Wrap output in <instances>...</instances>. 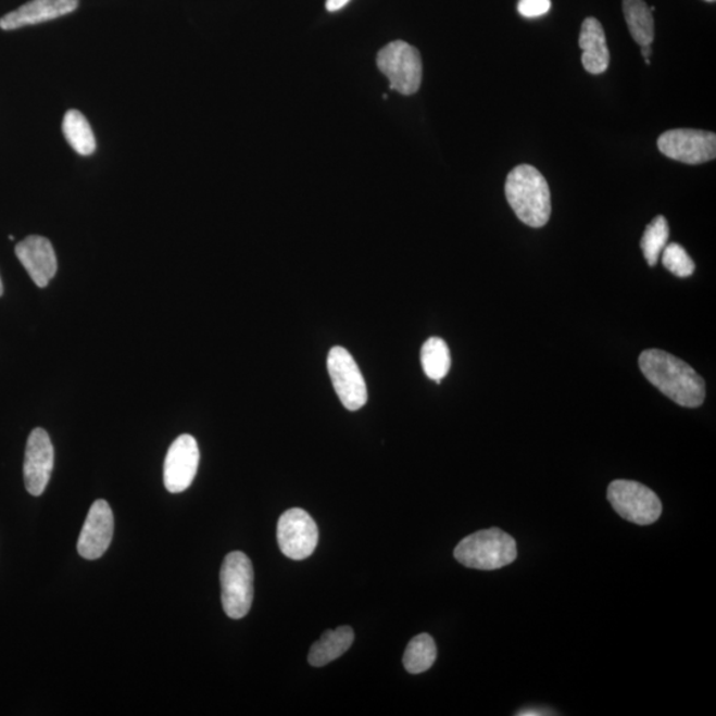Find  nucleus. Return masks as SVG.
Instances as JSON below:
<instances>
[{"label":"nucleus","instance_id":"nucleus-1","mask_svg":"<svg viewBox=\"0 0 716 716\" xmlns=\"http://www.w3.org/2000/svg\"><path fill=\"white\" fill-rule=\"evenodd\" d=\"M638 363L648 381L678 405L698 407L705 401V380L681 359L649 349L641 353Z\"/></svg>","mask_w":716,"mask_h":716},{"label":"nucleus","instance_id":"nucleus-2","mask_svg":"<svg viewBox=\"0 0 716 716\" xmlns=\"http://www.w3.org/2000/svg\"><path fill=\"white\" fill-rule=\"evenodd\" d=\"M505 198L523 224L538 228L550 221V186L537 167L516 166L505 183Z\"/></svg>","mask_w":716,"mask_h":716},{"label":"nucleus","instance_id":"nucleus-3","mask_svg":"<svg viewBox=\"0 0 716 716\" xmlns=\"http://www.w3.org/2000/svg\"><path fill=\"white\" fill-rule=\"evenodd\" d=\"M454 556L467 568L495 570L515 562L517 547L515 539L502 529H481L463 539Z\"/></svg>","mask_w":716,"mask_h":716},{"label":"nucleus","instance_id":"nucleus-4","mask_svg":"<svg viewBox=\"0 0 716 716\" xmlns=\"http://www.w3.org/2000/svg\"><path fill=\"white\" fill-rule=\"evenodd\" d=\"M222 604L233 619L247 616L254 600V568L243 552L228 553L221 569Z\"/></svg>","mask_w":716,"mask_h":716},{"label":"nucleus","instance_id":"nucleus-5","mask_svg":"<svg viewBox=\"0 0 716 716\" xmlns=\"http://www.w3.org/2000/svg\"><path fill=\"white\" fill-rule=\"evenodd\" d=\"M377 65L388 77L390 89L405 96L418 92L424 71L417 48L395 40L378 52Z\"/></svg>","mask_w":716,"mask_h":716},{"label":"nucleus","instance_id":"nucleus-6","mask_svg":"<svg viewBox=\"0 0 716 716\" xmlns=\"http://www.w3.org/2000/svg\"><path fill=\"white\" fill-rule=\"evenodd\" d=\"M607 501L623 519L638 526L653 525L662 514L657 493L635 480L612 481Z\"/></svg>","mask_w":716,"mask_h":716},{"label":"nucleus","instance_id":"nucleus-7","mask_svg":"<svg viewBox=\"0 0 716 716\" xmlns=\"http://www.w3.org/2000/svg\"><path fill=\"white\" fill-rule=\"evenodd\" d=\"M328 372L335 392L348 411H360L368 401V389L356 361L342 347H334L328 354Z\"/></svg>","mask_w":716,"mask_h":716},{"label":"nucleus","instance_id":"nucleus-8","mask_svg":"<svg viewBox=\"0 0 716 716\" xmlns=\"http://www.w3.org/2000/svg\"><path fill=\"white\" fill-rule=\"evenodd\" d=\"M658 149L666 158L688 165H700L716 158V136L713 131L673 129L662 134Z\"/></svg>","mask_w":716,"mask_h":716},{"label":"nucleus","instance_id":"nucleus-9","mask_svg":"<svg viewBox=\"0 0 716 716\" xmlns=\"http://www.w3.org/2000/svg\"><path fill=\"white\" fill-rule=\"evenodd\" d=\"M278 543L287 557L304 560L315 552L318 529L314 519L302 508H291L280 516Z\"/></svg>","mask_w":716,"mask_h":716},{"label":"nucleus","instance_id":"nucleus-10","mask_svg":"<svg viewBox=\"0 0 716 716\" xmlns=\"http://www.w3.org/2000/svg\"><path fill=\"white\" fill-rule=\"evenodd\" d=\"M200 465V448L190 435L179 436L167 451L164 465V483L172 493L184 492L194 480Z\"/></svg>","mask_w":716,"mask_h":716},{"label":"nucleus","instance_id":"nucleus-11","mask_svg":"<svg viewBox=\"0 0 716 716\" xmlns=\"http://www.w3.org/2000/svg\"><path fill=\"white\" fill-rule=\"evenodd\" d=\"M55 461L50 436L45 429L33 430L28 437L26 459H24V485L33 497H40L51 479Z\"/></svg>","mask_w":716,"mask_h":716},{"label":"nucleus","instance_id":"nucleus-12","mask_svg":"<svg viewBox=\"0 0 716 716\" xmlns=\"http://www.w3.org/2000/svg\"><path fill=\"white\" fill-rule=\"evenodd\" d=\"M114 520L111 505L102 499L89 508L84 523L77 552L83 558L98 560L110 549L113 538Z\"/></svg>","mask_w":716,"mask_h":716},{"label":"nucleus","instance_id":"nucleus-13","mask_svg":"<svg viewBox=\"0 0 716 716\" xmlns=\"http://www.w3.org/2000/svg\"><path fill=\"white\" fill-rule=\"evenodd\" d=\"M15 254L35 285L45 288L58 271L55 250L50 240L33 236L17 243Z\"/></svg>","mask_w":716,"mask_h":716},{"label":"nucleus","instance_id":"nucleus-14","mask_svg":"<svg viewBox=\"0 0 716 716\" xmlns=\"http://www.w3.org/2000/svg\"><path fill=\"white\" fill-rule=\"evenodd\" d=\"M79 8V0H32L0 20L5 32L58 20Z\"/></svg>","mask_w":716,"mask_h":716},{"label":"nucleus","instance_id":"nucleus-15","mask_svg":"<svg viewBox=\"0 0 716 716\" xmlns=\"http://www.w3.org/2000/svg\"><path fill=\"white\" fill-rule=\"evenodd\" d=\"M579 45L582 50L581 63L589 74L600 75L610 67V50L603 26L594 17H587L581 26Z\"/></svg>","mask_w":716,"mask_h":716},{"label":"nucleus","instance_id":"nucleus-16","mask_svg":"<svg viewBox=\"0 0 716 716\" xmlns=\"http://www.w3.org/2000/svg\"><path fill=\"white\" fill-rule=\"evenodd\" d=\"M354 631L351 627H341L327 630L321 640L314 643L310 650L309 661L314 667H322L341 657L352 646Z\"/></svg>","mask_w":716,"mask_h":716},{"label":"nucleus","instance_id":"nucleus-17","mask_svg":"<svg viewBox=\"0 0 716 716\" xmlns=\"http://www.w3.org/2000/svg\"><path fill=\"white\" fill-rule=\"evenodd\" d=\"M623 10L631 38L637 45L650 46L654 40L653 11L643 0H624Z\"/></svg>","mask_w":716,"mask_h":716},{"label":"nucleus","instance_id":"nucleus-18","mask_svg":"<svg viewBox=\"0 0 716 716\" xmlns=\"http://www.w3.org/2000/svg\"><path fill=\"white\" fill-rule=\"evenodd\" d=\"M63 134L72 149L80 155H90L96 150V138L88 120L79 111H68L63 120Z\"/></svg>","mask_w":716,"mask_h":716},{"label":"nucleus","instance_id":"nucleus-19","mask_svg":"<svg viewBox=\"0 0 716 716\" xmlns=\"http://www.w3.org/2000/svg\"><path fill=\"white\" fill-rule=\"evenodd\" d=\"M420 363L425 375L430 380L441 382L448 376L451 366V356L447 341L439 337L427 340L420 351Z\"/></svg>","mask_w":716,"mask_h":716},{"label":"nucleus","instance_id":"nucleus-20","mask_svg":"<svg viewBox=\"0 0 716 716\" xmlns=\"http://www.w3.org/2000/svg\"><path fill=\"white\" fill-rule=\"evenodd\" d=\"M437 660L436 641L429 635L414 637L403 654V666L411 674H420L430 669Z\"/></svg>","mask_w":716,"mask_h":716},{"label":"nucleus","instance_id":"nucleus-21","mask_svg":"<svg viewBox=\"0 0 716 716\" xmlns=\"http://www.w3.org/2000/svg\"><path fill=\"white\" fill-rule=\"evenodd\" d=\"M669 237V225H667L665 216L658 215L646 227L641 239V249L649 266L654 267L658 263L661 252L664 251Z\"/></svg>","mask_w":716,"mask_h":716},{"label":"nucleus","instance_id":"nucleus-22","mask_svg":"<svg viewBox=\"0 0 716 716\" xmlns=\"http://www.w3.org/2000/svg\"><path fill=\"white\" fill-rule=\"evenodd\" d=\"M662 252H664L662 263L673 275L678 276V278H689L693 275L695 264L681 244L671 243L666 246Z\"/></svg>","mask_w":716,"mask_h":716},{"label":"nucleus","instance_id":"nucleus-23","mask_svg":"<svg viewBox=\"0 0 716 716\" xmlns=\"http://www.w3.org/2000/svg\"><path fill=\"white\" fill-rule=\"evenodd\" d=\"M551 8V0H519V4H517L519 14L528 20L549 14Z\"/></svg>","mask_w":716,"mask_h":716},{"label":"nucleus","instance_id":"nucleus-24","mask_svg":"<svg viewBox=\"0 0 716 716\" xmlns=\"http://www.w3.org/2000/svg\"><path fill=\"white\" fill-rule=\"evenodd\" d=\"M349 2H351V0H327L325 8H327L329 12H336L344 9Z\"/></svg>","mask_w":716,"mask_h":716},{"label":"nucleus","instance_id":"nucleus-25","mask_svg":"<svg viewBox=\"0 0 716 716\" xmlns=\"http://www.w3.org/2000/svg\"><path fill=\"white\" fill-rule=\"evenodd\" d=\"M547 714H549V713H547ZM547 714L541 712V709H523V712L517 713L516 715L533 716V715H547Z\"/></svg>","mask_w":716,"mask_h":716},{"label":"nucleus","instance_id":"nucleus-26","mask_svg":"<svg viewBox=\"0 0 716 716\" xmlns=\"http://www.w3.org/2000/svg\"><path fill=\"white\" fill-rule=\"evenodd\" d=\"M641 51H642V56L645 59H649L650 55H652V47L650 46H643Z\"/></svg>","mask_w":716,"mask_h":716},{"label":"nucleus","instance_id":"nucleus-27","mask_svg":"<svg viewBox=\"0 0 716 716\" xmlns=\"http://www.w3.org/2000/svg\"><path fill=\"white\" fill-rule=\"evenodd\" d=\"M3 294V282L2 279H0V297Z\"/></svg>","mask_w":716,"mask_h":716},{"label":"nucleus","instance_id":"nucleus-28","mask_svg":"<svg viewBox=\"0 0 716 716\" xmlns=\"http://www.w3.org/2000/svg\"><path fill=\"white\" fill-rule=\"evenodd\" d=\"M705 2L713 3V2H715V0H705Z\"/></svg>","mask_w":716,"mask_h":716}]
</instances>
